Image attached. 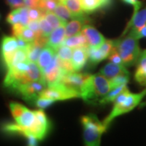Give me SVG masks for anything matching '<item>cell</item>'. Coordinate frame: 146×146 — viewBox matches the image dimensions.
<instances>
[{
	"mask_svg": "<svg viewBox=\"0 0 146 146\" xmlns=\"http://www.w3.org/2000/svg\"><path fill=\"white\" fill-rule=\"evenodd\" d=\"M112 89L110 81L101 73L90 75L81 91V98L89 104L96 105Z\"/></svg>",
	"mask_w": 146,
	"mask_h": 146,
	"instance_id": "cell-1",
	"label": "cell"
},
{
	"mask_svg": "<svg viewBox=\"0 0 146 146\" xmlns=\"http://www.w3.org/2000/svg\"><path fill=\"white\" fill-rule=\"evenodd\" d=\"M145 96L146 89L138 94L131 93L128 88L125 89L115 99L112 111L104 120V124L108 127L115 118L131 112L137 106Z\"/></svg>",
	"mask_w": 146,
	"mask_h": 146,
	"instance_id": "cell-2",
	"label": "cell"
},
{
	"mask_svg": "<svg viewBox=\"0 0 146 146\" xmlns=\"http://www.w3.org/2000/svg\"><path fill=\"white\" fill-rule=\"evenodd\" d=\"M81 122L83 127V137L85 145H100L102 135L106 132L108 127L94 114L82 116Z\"/></svg>",
	"mask_w": 146,
	"mask_h": 146,
	"instance_id": "cell-3",
	"label": "cell"
},
{
	"mask_svg": "<svg viewBox=\"0 0 146 146\" xmlns=\"http://www.w3.org/2000/svg\"><path fill=\"white\" fill-rule=\"evenodd\" d=\"M116 50L126 67L137 64L141 52L139 39L131 34H128L123 39L116 41Z\"/></svg>",
	"mask_w": 146,
	"mask_h": 146,
	"instance_id": "cell-4",
	"label": "cell"
},
{
	"mask_svg": "<svg viewBox=\"0 0 146 146\" xmlns=\"http://www.w3.org/2000/svg\"><path fill=\"white\" fill-rule=\"evenodd\" d=\"M46 86L47 84L44 81H33L21 85L15 92L19 94L25 101L33 104L46 88Z\"/></svg>",
	"mask_w": 146,
	"mask_h": 146,
	"instance_id": "cell-5",
	"label": "cell"
},
{
	"mask_svg": "<svg viewBox=\"0 0 146 146\" xmlns=\"http://www.w3.org/2000/svg\"><path fill=\"white\" fill-rule=\"evenodd\" d=\"M40 97L52 99L56 102L81 98V94L67 88L61 84L58 83L54 86L45 88L40 95Z\"/></svg>",
	"mask_w": 146,
	"mask_h": 146,
	"instance_id": "cell-6",
	"label": "cell"
},
{
	"mask_svg": "<svg viewBox=\"0 0 146 146\" xmlns=\"http://www.w3.org/2000/svg\"><path fill=\"white\" fill-rule=\"evenodd\" d=\"M43 75L47 87H52L59 83L62 77L66 72L60 65V58L55 54L52 62L43 71Z\"/></svg>",
	"mask_w": 146,
	"mask_h": 146,
	"instance_id": "cell-7",
	"label": "cell"
},
{
	"mask_svg": "<svg viewBox=\"0 0 146 146\" xmlns=\"http://www.w3.org/2000/svg\"><path fill=\"white\" fill-rule=\"evenodd\" d=\"M90 75L91 74L86 73H77L75 72L66 73L58 83L81 94V89Z\"/></svg>",
	"mask_w": 146,
	"mask_h": 146,
	"instance_id": "cell-8",
	"label": "cell"
},
{
	"mask_svg": "<svg viewBox=\"0 0 146 146\" xmlns=\"http://www.w3.org/2000/svg\"><path fill=\"white\" fill-rule=\"evenodd\" d=\"M81 33L85 36L89 47H99L106 41L103 35L91 25H85Z\"/></svg>",
	"mask_w": 146,
	"mask_h": 146,
	"instance_id": "cell-9",
	"label": "cell"
},
{
	"mask_svg": "<svg viewBox=\"0 0 146 146\" xmlns=\"http://www.w3.org/2000/svg\"><path fill=\"white\" fill-rule=\"evenodd\" d=\"M7 23L12 26L15 25H20L27 27L30 21L29 16V8L26 6L14 9L7 16Z\"/></svg>",
	"mask_w": 146,
	"mask_h": 146,
	"instance_id": "cell-10",
	"label": "cell"
},
{
	"mask_svg": "<svg viewBox=\"0 0 146 146\" xmlns=\"http://www.w3.org/2000/svg\"><path fill=\"white\" fill-rule=\"evenodd\" d=\"M146 25V7L139 10L137 12H134L131 19L128 23L125 31L123 33L125 35L126 33H134L141 27Z\"/></svg>",
	"mask_w": 146,
	"mask_h": 146,
	"instance_id": "cell-11",
	"label": "cell"
},
{
	"mask_svg": "<svg viewBox=\"0 0 146 146\" xmlns=\"http://www.w3.org/2000/svg\"><path fill=\"white\" fill-rule=\"evenodd\" d=\"M18 47L17 39L15 36H3L1 44V53L4 64L7 63Z\"/></svg>",
	"mask_w": 146,
	"mask_h": 146,
	"instance_id": "cell-12",
	"label": "cell"
},
{
	"mask_svg": "<svg viewBox=\"0 0 146 146\" xmlns=\"http://www.w3.org/2000/svg\"><path fill=\"white\" fill-rule=\"evenodd\" d=\"M88 19L85 14L79 16H75L66 25V38L70 37L81 32L83 27L88 23Z\"/></svg>",
	"mask_w": 146,
	"mask_h": 146,
	"instance_id": "cell-13",
	"label": "cell"
},
{
	"mask_svg": "<svg viewBox=\"0 0 146 146\" xmlns=\"http://www.w3.org/2000/svg\"><path fill=\"white\" fill-rule=\"evenodd\" d=\"M89 59L88 47H77L72 51V62L75 72L81 70L86 64Z\"/></svg>",
	"mask_w": 146,
	"mask_h": 146,
	"instance_id": "cell-14",
	"label": "cell"
},
{
	"mask_svg": "<svg viewBox=\"0 0 146 146\" xmlns=\"http://www.w3.org/2000/svg\"><path fill=\"white\" fill-rule=\"evenodd\" d=\"M100 73H101L102 75L108 78L109 80L121 74L129 75V72L127 70L125 66L119 65L113 62H110L106 64L100 70Z\"/></svg>",
	"mask_w": 146,
	"mask_h": 146,
	"instance_id": "cell-15",
	"label": "cell"
},
{
	"mask_svg": "<svg viewBox=\"0 0 146 146\" xmlns=\"http://www.w3.org/2000/svg\"><path fill=\"white\" fill-rule=\"evenodd\" d=\"M134 77L137 83L142 86L146 87V50L141 52L137 62Z\"/></svg>",
	"mask_w": 146,
	"mask_h": 146,
	"instance_id": "cell-16",
	"label": "cell"
},
{
	"mask_svg": "<svg viewBox=\"0 0 146 146\" xmlns=\"http://www.w3.org/2000/svg\"><path fill=\"white\" fill-rule=\"evenodd\" d=\"M82 8L85 13H93L107 8L112 4L113 0H81Z\"/></svg>",
	"mask_w": 146,
	"mask_h": 146,
	"instance_id": "cell-17",
	"label": "cell"
},
{
	"mask_svg": "<svg viewBox=\"0 0 146 146\" xmlns=\"http://www.w3.org/2000/svg\"><path fill=\"white\" fill-rule=\"evenodd\" d=\"M66 25L60 26L54 29L48 36L47 45L52 47L56 51V49L63 44L66 39Z\"/></svg>",
	"mask_w": 146,
	"mask_h": 146,
	"instance_id": "cell-18",
	"label": "cell"
},
{
	"mask_svg": "<svg viewBox=\"0 0 146 146\" xmlns=\"http://www.w3.org/2000/svg\"><path fill=\"white\" fill-rule=\"evenodd\" d=\"M55 54H56V51L47 45L42 49L37 62H36V64L39 66L42 72H43V71L50 66Z\"/></svg>",
	"mask_w": 146,
	"mask_h": 146,
	"instance_id": "cell-19",
	"label": "cell"
},
{
	"mask_svg": "<svg viewBox=\"0 0 146 146\" xmlns=\"http://www.w3.org/2000/svg\"><path fill=\"white\" fill-rule=\"evenodd\" d=\"M66 45L72 49L77 48V47H88L89 44L85 36L81 33L76 35L66 38L63 44Z\"/></svg>",
	"mask_w": 146,
	"mask_h": 146,
	"instance_id": "cell-20",
	"label": "cell"
},
{
	"mask_svg": "<svg viewBox=\"0 0 146 146\" xmlns=\"http://www.w3.org/2000/svg\"><path fill=\"white\" fill-rule=\"evenodd\" d=\"M43 48V47L37 44L35 41L29 42L28 46H27L26 49L27 57H28L29 61L36 63L38 58H39L40 53H41Z\"/></svg>",
	"mask_w": 146,
	"mask_h": 146,
	"instance_id": "cell-21",
	"label": "cell"
},
{
	"mask_svg": "<svg viewBox=\"0 0 146 146\" xmlns=\"http://www.w3.org/2000/svg\"><path fill=\"white\" fill-rule=\"evenodd\" d=\"M54 12L66 23H68V21L72 19L74 17L70 10L67 8L66 5L62 2H60V1L58 3Z\"/></svg>",
	"mask_w": 146,
	"mask_h": 146,
	"instance_id": "cell-22",
	"label": "cell"
},
{
	"mask_svg": "<svg viewBox=\"0 0 146 146\" xmlns=\"http://www.w3.org/2000/svg\"><path fill=\"white\" fill-rule=\"evenodd\" d=\"M127 88L128 87L127 85H121V86L117 87H116V88L111 89V90L108 93V94L106 95V96L100 100L99 102V104L105 105L106 104L110 103V102H114L115 99H116L123 91H125V89H127Z\"/></svg>",
	"mask_w": 146,
	"mask_h": 146,
	"instance_id": "cell-23",
	"label": "cell"
},
{
	"mask_svg": "<svg viewBox=\"0 0 146 146\" xmlns=\"http://www.w3.org/2000/svg\"><path fill=\"white\" fill-rule=\"evenodd\" d=\"M29 60L27 57V53L26 50L24 49L18 48L15 52L12 54V57L10 58V60L9 61L8 64L6 65L7 68H10V67L14 66L18 63L24 62Z\"/></svg>",
	"mask_w": 146,
	"mask_h": 146,
	"instance_id": "cell-24",
	"label": "cell"
},
{
	"mask_svg": "<svg viewBox=\"0 0 146 146\" xmlns=\"http://www.w3.org/2000/svg\"><path fill=\"white\" fill-rule=\"evenodd\" d=\"M88 54L89 62L92 64H97L102 60L107 58L106 56L102 52L100 47H88Z\"/></svg>",
	"mask_w": 146,
	"mask_h": 146,
	"instance_id": "cell-25",
	"label": "cell"
},
{
	"mask_svg": "<svg viewBox=\"0 0 146 146\" xmlns=\"http://www.w3.org/2000/svg\"><path fill=\"white\" fill-rule=\"evenodd\" d=\"M60 2H62L66 5L74 17L84 15L85 12L82 8L81 0H63Z\"/></svg>",
	"mask_w": 146,
	"mask_h": 146,
	"instance_id": "cell-26",
	"label": "cell"
},
{
	"mask_svg": "<svg viewBox=\"0 0 146 146\" xmlns=\"http://www.w3.org/2000/svg\"><path fill=\"white\" fill-rule=\"evenodd\" d=\"M44 17L45 19L47 20V22L50 23V25L52 26L53 29L58 28V27H59L60 26L66 25L67 24L64 23L62 20L60 19V18L53 12H45Z\"/></svg>",
	"mask_w": 146,
	"mask_h": 146,
	"instance_id": "cell-27",
	"label": "cell"
},
{
	"mask_svg": "<svg viewBox=\"0 0 146 146\" xmlns=\"http://www.w3.org/2000/svg\"><path fill=\"white\" fill-rule=\"evenodd\" d=\"M56 53L60 59L64 61H71L72 56V48L66 45H62L56 50Z\"/></svg>",
	"mask_w": 146,
	"mask_h": 146,
	"instance_id": "cell-28",
	"label": "cell"
},
{
	"mask_svg": "<svg viewBox=\"0 0 146 146\" xmlns=\"http://www.w3.org/2000/svg\"><path fill=\"white\" fill-rule=\"evenodd\" d=\"M59 2V0H39L37 8L45 12H54Z\"/></svg>",
	"mask_w": 146,
	"mask_h": 146,
	"instance_id": "cell-29",
	"label": "cell"
},
{
	"mask_svg": "<svg viewBox=\"0 0 146 146\" xmlns=\"http://www.w3.org/2000/svg\"><path fill=\"white\" fill-rule=\"evenodd\" d=\"M110 81L112 89L116 87L121 86L123 85H127L129 81V75L128 74H121L110 80Z\"/></svg>",
	"mask_w": 146,
	"mask_h": 146,
	"instance_id": "cell-30",
	"label": "cell"
},
{
	"mask_svg": "<svg viewBox=\"0 0 146 146\" xmlns=\"http://www.w3.org/2000/svg\"><path fill=\"white\" fill-rule=\"evenodd\" d=\"M45 12L39 8H29V16L30 21H39L45 15Z\"/></svg>",
	"mask_w": 146,
	"mask_h": 146,
	"instance_id": "cell-31",
	"label": "cell"
},
{
	"mask_svg": "<svg viewBox=\"0 0 146 146\" xmlns=\"http://www.w3.org/2000/svg\"><path fill=\"white\" fill-rule=\"evenodd\" d=\"M39 23L42 33H43L44 36H49V35H50L51 33H52L53 31V28L50 25V23L47 22V21L45 19L44 16L42 17L41 19L39 20Z\"/></svg>",
	"mask_w": 146,
	"mask_h": 146,
	"instance_id": "cell-32",
	"label": "cell"
},
{
	"mask_svg": "<svg viewBox=\"0 0 146 146\" xmlns=\"http://www.w3.org/2000/svg\"><path fill=\"white\" fill-rule=\"evenodd\" d=\"M54 102H55L54 100H53L52 99H48V98L39 97V98L36 100V101L35 102V104L38 108L43 109V108H45L50 106L52 105Z\"/></svg>",
	"mask_w": 146,
	"mask_h": 146,
	"instance_id": "cell-33",
	"label": "cell"
},
{
	"mask_svg": "<svg viewBox=\"0 0 146 146\" xmlns=\"http://www.w3.org/2000/svg\"><path fill=\"white\" fill-rule=\"evenodd\" d=\"M108 58H109V60L111 62L117 64H119V65H124L122 58L120 57L119 53H118L116 49L111 53V54L108 56Z\"/></svg>",
	"mask_w": 146,
	"mask_h": 146,
	"instance_id": "cell-34",
	"label": "cell"
},
{
	"mask_svg": "<svg viewBox=\"0 0 146 146\" xmlns=\"http://www.w3.org/2000/svg\"><path fill=\"white\" fill-rule=\"evenodd\" d=\"M27 27H29L30 29H31L32 31H33L36 34V36L43 35L41 29H40L39 21H30Z\"/></svg>",
	"mask_w": 146,
	"mask_h": 146,
	"instance_id": "cell-35",
	"label": "cell"
},
{
	"mask_svg": "<svg viewBox=\"0 0 146 146\" xmlns=\"http://www.w3.org/2000/svg\"><path fill=\"white\" fill-rule=\"evenodd\" d=\"M5 2L12 10L25 6L23 0H5Z\"/></svg>",
	"mask_w": 146,
	"mask_h": 146,
	"instance_id": "cell-36",
	"label": "cell"
},
{
	"mask_svg": "<svg viewBox=\"0 0 146 146\" xmlns=\"http://www.w3.org/2000/svg\"><path fill=\"white\" fill-rule=\"evenodd\" d=\"M121 1L127 4L133 5L134 7V12H137L139 10H140L142 5L141 1L139 0H121Z\"/></svg>",
	"mask_w": 146,
	"mask_h": 146,
	"instance_id": "cell-37",
	"label": "cell"
},
{
	"mask_svg": "<svg viewBox=\"0 0 146 146\" xmlns=\"http://www.w3.org/2000/svg\"><path fill=\"white\" fill-rule=\"evenodd\" d=\"M132 35L133 36H134L136 39L139 40L142 38H146V25L143 27H141V29H139L138 31H137L134 33H129Z\"/></svg>",
	"mask_w": 146,
	"mask_h": 146,
	"instance_id": "cell-38",
	"label": "cell"
},
{
	"mask_svg": "<svg viewBox=\"0 0 146 146\" xmlns=\"http://www.w3.org/2000/svg\"><path fill=\"white\" fill-rule=\"evenodd\" d=\"M25 5L27 8H37L39 0H23Z\"/></svg>",
	"mask_w": 146,
	"mask_h": 146,
	"instance_id": "cell-39",
	"label": "cell"
},
{
	"mask_svg": "<svg viewBox=\"0 0 146 146\" xmlns=\"http://www.w3.org/2000/svg\"><path fill=\"white\" fill-rule=\"evenodd\" d=\"M59 1H62L63 0H59Z\"/></svg>",
	"mask_w": 146,
	"mask_h": 146,
	"instance_id": "cell-40",
	"label": "cell"
},
{
	"mask_svg": "<svg viewBox=\"0 0 146 146\" xmlns=\"http://www.w3.org/2000/svg\"><path fill=\"white\" fill-rule=\"evenodd\" d=\"M0 18H1V15H0Z\"/></svg>",
	"mask_w": 146,
	"mask_h": 146,
	"instance_id": "cell-41",
	"label": "cell"
}]
</instances>
